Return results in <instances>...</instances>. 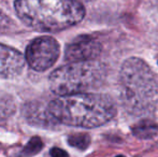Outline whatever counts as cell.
I'll list each match as a JSON object with an SVG mask.
<instances>
[{
	"label": "cell",
	"instance_id": "cell-1",
	"mask_svg": "<svg viewBox=\"0 0 158 157\" xmlns=\"http://www.w3.org/2000/svg\"><path fill=\"white\" fill-rule=\"evenodd\" d=\"M48 110L56 121L83 128L102 126L116 114V105L110 97L93 93L60 96L51 101Z\"/></svg>",
	"mask_w": 158,
	"mask_h": 157
},
{
	"label": "cell",
	"instance_id": "cell-2",
	"mask_svg": "<svg viewBox=\"0 0 158 157\" xmlns=\"http://www.w3.org/2000/svg\"><path fill=\"white\" fill-rule=\"evenodd\" d=\"M21 21L38 31H59L80 23L85 8L77 0H16Z\"/></svg>",
	"mask_w": 158,
	"mask_h": 157
},
{
	"label": "cell",
	"instance_id": "cell-3",
	"mask_svg": "<svg viewBox=\"0 0 158 157\" xmlns=\"http://www.w3.org/2000/svg\"><path fill=\"white\" fill-rule=\"evenodd\" d=\"M121 99L125 108L139 115L155 107L158 96V84L155 74L142 59H127L119 73Z\"/></svg>",
	"mask_w": 158,
	"mask_h": 157
},
{
	"label": "cell",
	"instance_id": "cell-4",
	"mask_svg": "<svg viewBox=\"0 0 158 157\" xmlns=\"http://www.w3.org/2000/svg\"><path fill=\"white\" fill-rule=\"evenodd\" d=\"M106 76V68L97 61L70 63L50 76V87L58 96L85 93L99 85Z\"/></svg>",
	"mask_w": 158,
	"mask_h": 157
},
{
	"label": "cell",
	"instance_id": "cell-5",
	"mask_svg": "<svg viewBox=\"0 0 158 157\" xmlns=\"http://www.w3.org/2000/svg\"><path fill=\"white\" fill-rule=\"evenodd\" d=\"M59 56V44L52 37H40L32 40L26 48L25 58L35 71L50 69Z\"/></svg>",
	"mask_w": 158,
	"mask_h": 157
},
{
	"label": "cell",
	"instance_id": "cell-6",
	"mask_svg": "<svg viewBox=\"0 0 158 157\" xmlns=\"http://www.w3.org/2000/svg\"><path fill=\"white\" fill-rule=\"evenodd\" d=\"M102 46L90 36H80L71 42L64 51V59L69 63L92 61L100 55Z\"/></svg>",
	"mask_w": 158,
	"mask_h": 157
},
{
	"label": "cell",
	"instance_id": "cell-7",
	"mask_svg": "<svg viewBox=\"0 0 158 157\" xmlns=\"http://www.w3.org/2000/svg\"><path fill=\"white\" fill-rule=\"evenodd\" d=\"M24 67L25 59L19 51L0 44V76L13 78L19 76Z\"/></svg>",
	"mask_w": 158,
	"mask_h": 157
},
{
	"label": "cell",
	"instance_id": "cell-8",
	"mask_svg": "<svg viewBox=\"0 0 158 157\" xmlns=\"http://www.w3.org/2000/svg\"><path fill=\"white\" fill-rule=\"evenodd\" d=\"M131 131L133 136L139 139H153L158 134V124L148 119H144L132 126Z\"/></svg>",
	"mask_w": 158,
	"mask_h": 157
},
{
	"label": "cell",
	"instance_id": "cell-9",
	"mask_svg": "<svg viewBox=\"0 0 158 157\" xmlns=\"http://www.w3.org/2000/svg\"><path fill=\"white\" fill-rule=\"evenodd\" d=\"M15 111V103L11 97H0V122L9 118Z\"/></svg>",
	"mask_w": 158,
	"mask_h": 157
},
{
	"label": "cell",
	"instance_id": "cell-10",
	"mask_svg": "<svg viewBox=\"0 0 158 157\" xmlns=\"http://www.w3.org/2000/svg\"><path fill=\"white\" fill-rule=\"evenodd\" d=\"M68 143L73 147L86 150L90 144V137L87 134H74L69 136Z\"/></svg>",
	"mask_w": 158,
	"mask_h": 157
},
{
	"label": "cell",
	"instance_id": "cell-11",
	"mask_svg": "<svg viewBox=\"0 0 158 157\" xmlns=\"http://www.w3.org/2000/svg\"><path fill=\"white\" fill-rule=\"evenodd\" d=\"M43 149V142L39 137H33L29 140V142L24 147L23 154L25 156H33L39 153Z\"/></svg>",
	"mask_w": 158,
	"mask_h": 157
},
{
	"label": "cell",
	"instance_id": "cell-12",
	"mask_svg": "<svg viewBox=\"0 0 158 157\" xmlns=\"http://www.w3.org/2000/svg\"><path fill=\"white\" fill-rule=\"evenodd\" d=\"M50 153L52 157H69L68 153L64 150L59 149V147H53Z\"/></svg>",
	"mask_w": 158,
	"mask_h": 157
},
{
	"label": "cell",
	"instance_id": "cell-13",
	"mask_svg": "<svg viewBox=\"0 0 158 157\" xmlns=\"http://www.w3.org/2000/svg\"><path fill=\"white\" fill-rule=\"evenodd\" d=\"M116 157H125L124 155H118V156H116Z\"/></svg>",
	"mask_w": 158,
	"mask_h": 157
}]
</instances>
